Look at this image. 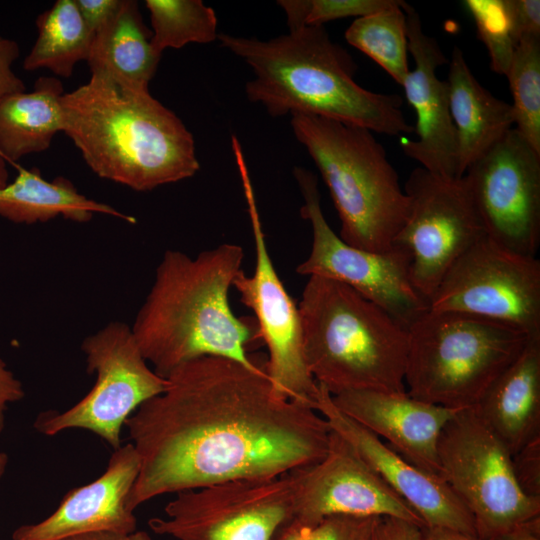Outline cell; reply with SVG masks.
Here are the masks:
<instances>
[{
  "label": "cell",
  "instance_id": "39",
  "mask_svg": "<svg viewBox=\"0 0 540 540\" xmlns=\"http://www.w3.org/2000/svg\"><path fill=\"white\" fill-rule=\"evenodd\" d=\"M62 540H152L145 531H135L129 534L114 532H91L74 535Z\"/></svg>",
  "mask_w": 540,
  "mask_h": 540
},
{
  "label": "cell",
  "instance_id": "18",
  "mask_svg": "<svg viewBox=\"0 0 540 540\" xmlns=\"http://www.w3.org/2000/svg\"><path fill=\"white\" fill-rule=\"evenodd\" d=\"M318 384V383H317ZM315 410L349 442L381 479L422 519L424 527L476 534L472 515L448 484L408 462L383 440L342 412L318 384Z\"/></svg>",
  "mask_w": 540,
  "mask_h": 540
},
{
  "label": "cell",
  "instance_id": "9",
  "mask_svg": "<svg viewBox=\"0 0 540 540\" xmlns=\"http://www.w3.org/2000/svg\"><path fill=\"white\" fill-rule=\"evenodd\" d=\"M81 349L87 372L96 375L92 389L66 411L40 413L34 428L47 436L71 428L86 429L116 450L121 447L120 433L126 420L143 403L161 394L167 380L148 365L126 323L110 322L87 336Z\"/></svg>",
  "mask_w": 540,
  "mask_h": 540
},
{
  "label": "cell",
  "instance_id": "20",
  "mask_svg": "<svg viewBox=\"0 0 540 540\" xmlns=\"http://www.w3.org/2000/svg\"><path fill=\"white\" fill-rule=\"evenodd\" d=\"M335 405L421 470L439 476L437 446L460 409L411 397L406 391L352 390L331 395Z\"/></svg>",
  "mask_w": 540,
  "mask_h": 540
},
{
  "label": "cell",
  "instance_id": "12",
  "mask_svg": "<svg viewBox=\"0 0 540 540\" xmlns=\"http://www.w3.org/2000/svg\"><path fill=\"white\" fill-rule=\"evenodd\" d=\"M293 173L304 200L301 216L312 228L310 253L295 271L351 287L408 328L429 308L411 283L409 255L396 246L371 252L344 242L324 217L316 175L298 166Z\"/></svg>",
  "mask_w": 540,
  "mask_h": 540
},
{
  "label": "cell",
  "instance_id": "10",
  "mask_svg": "<svg viewBox=\"0 0 540 540\" xmlns=\"http://www.w3.org/2000/svg\"><path fill=\"white\" fill-rule=\"evenodd\" d=\"M404 191L408 214L392 246L409 255L411 283L429 303L453 264L486 232L464 176L449 179L417 167Z\"/></svg>",
  "mask_w": 540,
  "mask_h": 540
},
{
  "label": "cell",
  "instance_id": "43",
  "mask_svg": "<svg viewBox=\"0 0 540 540\" xmlns=\"http://www.w3.org/2000/svg\"><path fill=\"white\" fill-rule=\"evenodd\" d=\"M8 465V455L0 452V478L4 475Z\"/></svg>",
  "mask_w": 540,
  "mask_h": 540
},
{
  "label": "cell",
  "instance_id": "26",
  "mask_svg": "<svg viewBox=\"0 0 540 540\" xmlns=\"http://www.w3.org/2000/svg\"><path fill=\"white\" fill-rule=\"evenodd\" d=\"M37 39L23 62L27 71L48 69L68 78L75 65L87 61L94 34L85 23L75 0H57L38 15Z\"/></svg>",
  "mask_w": 540,
  "mask_h": 540
},
{
  "label": "cell",
  "instance_id": "22",
  "mask_svg": "<svg viewBox=\"0 0 540 540\" xmlns=\"http://www.w3.org/2000/svg\"><path fill=\"white\" fill-rule=\"evenodd\" d=\"M448 71L450 113L456 130L459 172L496 144L515 123L511 104L495 97L472 74L455 46Z\"/></svg>",
  "mask_w": 540,
  "mask_h": 540
},
{
  "label": "cell",
  "instance_id": "6",
  "mask_svg": "<svg viewBox=\"0 0 540 540\" xmlns=\"http://www.w3.org/2000/svg\"><path fill=\"white\" fill-rule=\"evenodd\" d=\"M290 124L330 191L341 222L339 237L371 252L392 248L409 198L373 132L299 112L291 114Z\"/></svg>",
  "mask_w": 540,
  "mask_h": 540
},
{
  "label": "cell",
  "instance_id": "35",
  "mask_svg": "<svg viewBox=\"0 0 540 540\" xmlns=\"http://www.w3.org/2000/svg\"><path fill=\"white\" fill-rule=\"evenodd\" d=\"M20 53L17 42L0 34V99L25 91L24 82L13 71V63Z\"/></svg>",
  "mask_w": 540,
  "mask_h": 540
},
{
  "label": "cell",
  "instance_id": "11",
  "mask_svg": "<svg viewBox=\"0 0 540 540\" xmlns=\"http://www.w3.org/2000/svg\"><path fill=\"white\" fill-rule=\"evenodd\" d=\"M165 517L150 529L177 540H273L293 517V492L287 473L243 478L176 493Z\"/></svg>",
  "mask_w": 540,
  "mask_h": 540
},
{
  "label": "cell",
  "instance_id": "42",
  "mask_svg": "<svg viewBox=\"0 0 540 540\" xmlns=\"http://www.w3.org/2000/svg\"><path fill=\"white\" fill-rule=\"evenodd\" d=\"M8 170L6 168L5 160L0 155V187L5 186L8 183Z\"/></svg>",
  "mask_w": 540,
  "mask_h": 540
},
{
  "label": "cell",
  "instance_id": "28",
  "mask_svg": "<svg viewBox=\"0 0 540 540\" xmlns=\"http://www.w3.org/2000/svg\"><path fill=\"white\" fill-rule=\"evenodd\" d=\"M152 25V46L161 53L189 43L217 39V17L201 0H146Z\"/></svg>",
  "mask_w": 540,
  "mask_h": 540
},
{
  "label": "cell",
  "instance_id": "41",
  "mask_svg": "<svg viewBox=\"0 0 540 540\" xmlns=\"http://www.w3.org/2000/svg\"><path fill=\"white\" fill-rule=\"evenodd\" d=\"M500 540H540V518L529 521Z\"/></svg>",
  "mask_w": 540,
  "mask_h": 540
},
{
  "label": "cell",
  "instance_id": "7",
  "mask_svg": "<svg viewBox=\"0 0 540 540\" xmlns=\"http://www.w3.org/2000/svg\"><path fill=\"white\" fill-rule=\"evenodd\" d=\"M528 338L498 322L428 308L408 326L406 392L451 409L475 407Z\"/></svg>",
  "mask_w": 540,
  "mask_h": 540
},
{
  "label": "cell",
  "instance_id": "40",
  "mask_svg": "<svg viewBox=\"0 0 540 540\" xmlns=\"http://www.w3.org/2000/svg\"><path fill=\"white\" fill-rule=\"evenodd\" d=\"M421 540H481L475 535L445 527H423Z\"/></svg>",
  "mask_w": 540,
  "mask_h": 540
},
{
  "label": "cell",
  "instance_id": "32",
  "mask_svg": "<svg viewBox=\"0 0 540 540\" xmlns=\"http://www.w3.org/2000/svg\"><path fill=\"white\" fill-rule=\"evenodd\" d=\"M379 518L336 515L311 525L291 519L273 540H373Z\"/></svg>",
  "mask_w": 540,
  "mask_h": 540
},
{
  "label": "cell",
  "instance_id": "23",
  "mask_svg": "<svg viewBox=\"0 0 540 540\" xmlns=\"http://www.w3.org/2000/svg\"><path fill=\"white\" fill-rule=\"evenodd\" d=\"M138 2L121 0L112 17L94 34L87 59L91 74L132 89L148 90L161 53L152 46Z\"/></svg>",
  "mask_w": 540,
  "mask_h": 540
},
{
  "label": "cell",
  "instance_id": "34",
  "mask_svg": "<svg viewBox=\"0 0 540 540\" xmlns=\"http://www.w3.org/2000/svg\"><path fill=\"white\" fill-rule=\"evenodd\" d=\"M512 468L520 489L529 497L540 498V438L512 455Z\"/></svg>",
  "mask_w": 540,
  "mask_h": 540
},
{
  "label": "cell",
  "instance_id": "33",
  "mask_svg": "<svg viewBox=\"0 0 540 540\" xmlns=\"http://www.w3.org/2000/svg\"><path fill=\"white\" fill-rule=\"evenodd\" d=\"M501 4L516 44L525 36H540L539 0H501Z\"/></svg>",
  "mask_w": 540,
  "mask_h": 540
},
{
  "label": "cell",
  "instance_id": "24",
  "mask_svg": "<svg viewBox=\"0 0 540 540\" xmlns=\"http://www.w3.org/2000/svg\"><path fill=\"white\" fill-rule=\"evenodd\" d=\"M15 166L18 170L15 179L0 187V217L24 224L47 222L58 216L74 222H88L95 213H101L135 222L133 217L79 193L64 177L48 181L37 168Z\"/></svg>",
  "mask_w": 540,
  "mask_h": 540
},
{
  "label": "cell",
  "instance_id": "16",
  "mask_svg": "<svg viewBox=\"0 0 540 540\" xmlns=\"http://www.w3.org/2000/svg\"><path fill=\"white\" fill-rule=\"evenodd\" d=\"M287 474L293 492L292 519L300 523L344 515L395 517L424 527L419 515L333 430L323 458Z\"/></svg>",
  "mask_w": 540,
  "mask_h": 540
},
{
  "label": "cell",
  "instance_id": "31",
  "mask_svg": "<svg viewBox=\"0 0 540 540\" xmlns=\"http://www.w3.org/2000/svg\"><path fill=\"white\" fill-rule=\"evenodd\" d=\"M463 4L474 18L478 37L487 48L491 69L506 76L517 44L510 34L501 0H466Z\"/></svg>",
  "mask_w": 540,
  "mask_h": 540
},
{
  "label": "cell",
  "instance_id": "36",
  "mask_svg": "<svg viewBox=\"0 0 540 540\" xmlns=\"http://www.w3.org/2000/svg\"><path fill=\"white\" fill-rule=\"evenodd\" d=\"M422 528L399 518L380 517L374 529L373 540H421Z\"/></svg>",
  "mask_w": 540,
  "mask_h": 540
},
{
  "label": "cell",
  "instance_id": "30",
  "mask_svg": "<svg viewBox=\"0 0 540 540\" xmlns=\"http://www.w3.org/2000/svg\"><path fill=\"white\" fill-rule=\"evenodd\" d=\"M401 0H279L289 30L303 26H324L325 23L357 16H368L401 6Z\"/></svg>",
  "mask_w": 540,
  "mask_h": 540
},
{
  "label": "cell",
  "instance_id": "5",
  "mask_svg": "<svg viewBox=\"0 0 540 540\" xmlns=\"http://www.w3.org/2000/svg\"><path fill=\"white\" fill-rule=\"evenodd\" d=\"M306 365L331 395L406 391L408 328L351 287L309 276L298 303Z\"/></svg>",
  "mask_w": 540,
  "mask_h": 540
},
{
  "label": "cell",
  "instance_id": "19",
  "mask_svg": "<svg viewBox=\"0 0 540 540\" xmlns=\"http://www.w3.org/2000/svg\"><path fill=\"white\" fill-rule=\"evenodd\" d=\"M138 472L139 457L133 444L121 445L100 477L71 489L50 516L18 527L12 540H62L91 532H135L137 520L127 500Z\"/></svg>",
  "mask_w": 540,
  "mask_h": 540
},
{
  "label": "cell",
  "instance_id": "3",
  "mask_svg": "<svg viewBox=\"0 0 540 540\" xmlns=\"http://www.w3.org/2000/svg\"><path fill=\"white\" fill-rule=\"evenodd\" d=\"M217 39L251 68L247 99L263 105L272 117L299 112L390 136L414 132L401 97L357 84L353 58L324 26H303L270 40L225 33Z\"/></svg>",
  "mask_w": 540,
  "mask_h": 540
},
{
  "label": "cell",
  "instance_id": "2",
  "mask_svg": "<svg viewBox=\"0 0 540 540\" xmlns=\"http://www.w3.org/2000/svg\"><path fill=\"white\" fill-rule=\"evenodd\" d=\"M240 245L223 243L190 257L167 250L133 326L136 342L152 369L166 378L174 369L204 356L258 367L249 353L258 340L255 320L238 318L229 291L242 270Z\"/></svg>",
  "mask_w": 540,
  "mask_h": 540
},
{
  "label": "cell",
  "instance_id": "8",
  "mask_svg": "<svg viewBox=\"0 0 540 540\" xmlns=\"http://www.w3.org/2000/svg\"><path fill=\"white\" fill-rule=\"evenodd\" d=\"M437 455L439 476L472 515L481 540H500L540 518V498L520 489L511 453L475 407L458 410L445 424Z\"/></svg>",
  "mask_w": 540,
  "mask_h": 540
},
{
  "label": "cell",
  "instance_id": "38",
  "mask_svg": "<svg viewBox=\"0 0 540 540\" xmlns=\"http://www.w3.org/2000/svg\"><path fill=\"white\" fill-rule=\"evenodd\" d=\"M24 395L22 383L0 358V433L3 432L5 427V412L8 405L20 401Z\"/></svg>",
  "mask_w": 540,
  "mask_h": 540
},
{
  "label": "cell",
  "instance_id": "37",
  "mask_svg": "<svg viewBox=\"0 0 540 540\" xmlns=\"http://www.w3.org/2000/svg\"><path fill=\"white\" fill-rule=\"evenodd\" d=\"M90 31L95 34L116 12L121 0H75Z\"/></svg>",
  "mask_w": 540,
  "mask_h": 540
},
{
  "label": "cell",
  "instance_id": "17",
  "mask_svg": "<svg viewBox=\"0 0 540 540\" xmlns=\"http://www.w3.org/2000/svg\"><path fill=\"white\" fill-rule=\"evenodd\" d=\"M403 10L408 52L415 66L407 74L402 87L416 113V140L400 137V147L407 157L417 161L427 171L444 178H461L448 83L436 75L437 68L449 60L438 41L423 31L415 9L405 3Z\"/></svg>",
  "mask_w": 540,
  "mask_h": 540
},
{
  "label": "cell",
  "instance_id": "25",
  "mask_svg": "<svg viewBox=\"0 0 540 540\" xmlns=\"http://www.w3.org/2000/svg\"><path fill=\"white\" fill-rule=\"evenodd\" d=\"M64 94L56 77H41L30 92L0 99V155L14 163L23 156L49 148L63 130L60 100Z\"/></svg>",
  "mask_w": 540,
  "mask_h": 540
},
{
  "label": "cell",
  "instance_id": "15",
  "mask_svg": "<svg viewBox=\"0 0 540 540\" xmlns=\"http://www.w3.org/2000/svg\"><path fill=\"white\" fill-rule=\"evenodd\" d=\"M486 235L500 246L536 257L540 245V153L510 129L463 175Z\"/></svg>",
  "mask_w": 540,
  "mask_h": 540
},
{
  "label": "cell",
  "instance_id": "14",
  "mask_svg": "<svg viewBox=\"0 0 540 540\" xmlns=\"http://www.w3.org/2000/svg\"><path fill=\"white\" fill-rule=\"evenodd\" d=\"M234 155L253 233L255 268L250 276L241 270L233 287L240 301L254 313L258 339L268 351L266 373L276 393L315 409L318 384L306 365L298 305L287 292L268 251L242 152L237 150Z\"/></svg>",
  "mask_w": 540,
  "mask_h": 540
},
{
  "label": "cell",
  "instance_id": "13",
  "mask_svg": "<svg viewBox=\"0 0 540 540\" xmlns=\"http://www.w3.org/2000/svg\"><path fill=\"white\" fill-rule=\"evenodd\" d=\"M428 304L432 311L471 315L540 336V261L486 235L453 264Z\"/></svg>",
  "mask_w": 540,
  "mask_h": 540
},
{
  "label": "cell",
  "instance_id": "1",
  "mask_svg": "<svg viewBox=\"0 0 540 540\" xmlns=\"http://www.w3.org/2000/svg\"><path fill=\"white\" fill-rule=\"evenodd\" d=\"M125 422L139 457L127 506L243 478H270L319 461L331 429L314 408L274 390L266 362L218 356L186 362Z\"/></svg>",
  "mask_w": 540,
  "mask_h": 540
},
{
  "label": "cell",
  "instance_id": "29",
  "mask_svg": "<svg viewBox=\"0 0 540 540\" xmlns=\"http://www.w3.org/2000/svg\"><path fill=\"white\" fill-rule=\"evenodd\" d=\"M506 77L513 96L515 129L540 153V36L519 41Z\"/></svg>",
  "mask_w": 540,
  "mask_h": 540
},
{
  "label": "cell",
  "instance_id": "27",
  "mask_svg": "<svg viewBox=\"0 0 540 540\" xmlns=\"http://www.w3.org/2000/svg\"><path fill=\"white\" fill-rule=\"evenodd\" d=\"M405 3L357 18L345 32L350 45L369 56L401 86L410 71Z\"/></svg>",
  "mask_w": 540,
  "mask_h": 540
},
{
  "label": "cell",
  "instance_id": "21",
  "mask_svg": "<svg viewBox=\"0 0 540 540\" xmlns=\"http://www.w3.org/2000/svg\"><path fill=\"white\" fill-rule=\"evenodd\" d=\"M475 408L511 455L540 438V336L528 338Z\"/></svg>",
  "mask_w": 540,
  "mask_h": 540
},
{
  "label": "cell",
  "instance_id": "4",
  "mask_svg": "<svg viewBox=\"0 0 540 540\" xmlns=\"http://www.w3.org/2000/svg\"><path fill=\"white\" fill-rule=\"evenodd\" d=\"M64 132L99 177L136 191L192 177L200 165L193 135L148 90L91 74L60 100Z\"/></svg>",
  "mask_w": 540,
  "mask_h": 540
}]
</instances>
